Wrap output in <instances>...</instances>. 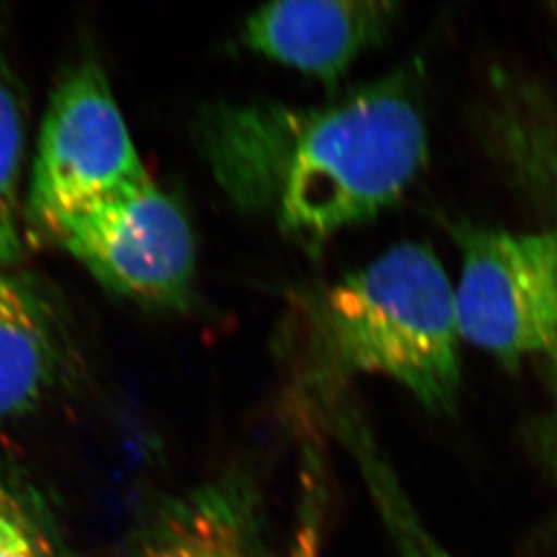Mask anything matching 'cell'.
Instances as JSON below:
<instances>
[{
	"label": "cell",
	"instance_id": "obj_4",
	"mask_svg": "<svg viewBox=\"0 0 557 557\" xmlns=\"http://www.w3.org/2000/svg\"><path fill=\"white\" fill-rule=\"evenodd\" d=\"M462 255L455 287L462 342L509 369L557 343V232L509 233L455 224Z\"/></svg>",
	"mask_w": 557,
	"mask_h": 557
},
{
	"label": "cell",
	"instance_id": "obj_11",
	"mask_svg": "<svg viewBox=\"0 0 557 557\" xmlns=\"http://www.w3.org/2000/svg\"><path fill=\"white\" fill-rule=\"evenodd\" d=\"M547 358L550 359L553 406L548 408L547 416L540 419L536 428L532 430L531 446L532 453L536 455V460L542 466L543 473L557 495V343Z\"/></svg>",
	"mask_w": 557,
	"mask_h": 557
},
{
	"label": "cell",
	"instance_id": "obj_7",
	"mask_svg": "<svg viewBox=\"0 0 557 557\" xmlns=\"http://www.w3.org/2000/svg\"><path fill=\"white\" fill-rule=\"evenodd\" d=\"M74 369L73 339L59 307L32 280L0 268V424L48 405Z\"/></svg>",
	"mask_w": 557,
	"mask_h": 557
},
{
	"label": "cell",
	"instance_id": "obj_2",
	"mask_svg": "<svg viewBox=\"0 0 557 557\" xmlns=\"http://www.w3.org/2000/svg\"><path fill=\"white\" fill-rule=\"evenodd\" d=\"M301 331L331 375L375 373L432 411H449L460 388L455 287L424 244H397L310 296Z\"/></svg>",
	"mask_w": 557,
	"mask_h": 557
},
{
	"label": "cell",
	"instance_id": "obj_12",
	"mask_svg": "<svg viewBox=\"0 0 557 557\" xmlns=\"http://www.w3.org/2000/svg\"><path fill=\"white\" fill-rule=\"evenodd\" d=\"M318 527L314 521H304L300 531L296 534L295 545H293V553L290 557H318Z\"/></svg>",
	"mask_w": 557,
	"mask_h": 557
},
{
	"label": "cell",
	"instance_id": "obj_5",
	"mask_svg": "<svg viewBox=\"0 0 557 557\" xmlns=\"http://www.w3.org/2000/svg\"><path fill=\"white\" fill-rule=\"evenodd\" d=\"M51 238L116 295L164 309L188 304L194 233L150 177L63 219Z\"/></svg>",
	"mask_w": 557,
	"mask_h": 557
},
{
	"label": "cell",
	"instance_id": "obj_8",
	"mask_svg": "<svg viewBox=\"0 0 557 557\" xmlns=\"http://www.w3.org/2000/svg\"><path fill=\"white\" fill-rule=\"evenodd\" d=\"M263 534L257 490L226 474L158 505L126 557H269Z\"/></svg>",
	"mask_w": 557,
	"mask_h": 557
},
{
	"label": "cell",
	"instance_id": "obj_10",
	"mask_svg": "<svg viewBox=\"0 0 557 557\" xmlns=\"http://www.w3.org/2000/svg\"><path fill=\"white\" fill-rule=\"evenodd\" d=\"M24 109L10 78L0 73V268L10 269L22 252L21 180Z\"/></svg>",
	"mask_w": 557,
	"mask_h": 557
},
{
	"label": "cell",
	"instance_id": "obj_6",
	"mask_svg": "<svg viewBox=\"0 0 557 557\" xmlns=\"http://www.w3.org/2000/svg\"><path fill=\"white\" fill-rule=\"evenodd\" d=\"M400 4L388 0H289L260 8L244 44L265 59L336 85L352 63L383 42Z\"/></svg>",
	"mask_w": 557,
	"mask_h": 557
},
{
	"label": "cell",
	"instance_id": "obj_1",
	"mask_svg": "<svg viewBox=\"0 0 557 557\" xmlns=\"http://www.w3.org/2000/svg\"><path fill=\"white\" fill-rule=\"evenodd\" d=\"M208 147L230 191L318 248L403 197L426 166L428 128L416 82L397 73L312 111L224 112Z\"/></svg>",
	"mask_w": 557,
	"mask_h": 557
},
{
	"label": "cell",
	"instance_id": "obj_9",
	"mask_svg": "<svg viewBox=\"0 0 557 557\" xmlns=\"http://www.w3.org/2000/svg\"><path fill=\"white\" fill-rule=\"evenodd\" d=\"M0 557H67L53 504L15 469L0 471Z\"/></svg>",
	"mask_w": 557,
	"mask_h": 557
},
{
	"label": "cell",
	"instance_id": "obj_3",
	"mask_svg": "<svg viewBox=\"0 0 557 557\" xmlns=\"http://www.w3.org/2000/svg\"><path fill=\"white\" fill-rule=\"evenodd\" d=\"M148 177L100 65L63 74L44 117L24 213L51 238L60 222Z\"/></svg>",
	"mask_w": 557,
	"mask_h": 557
}]
</instances>
